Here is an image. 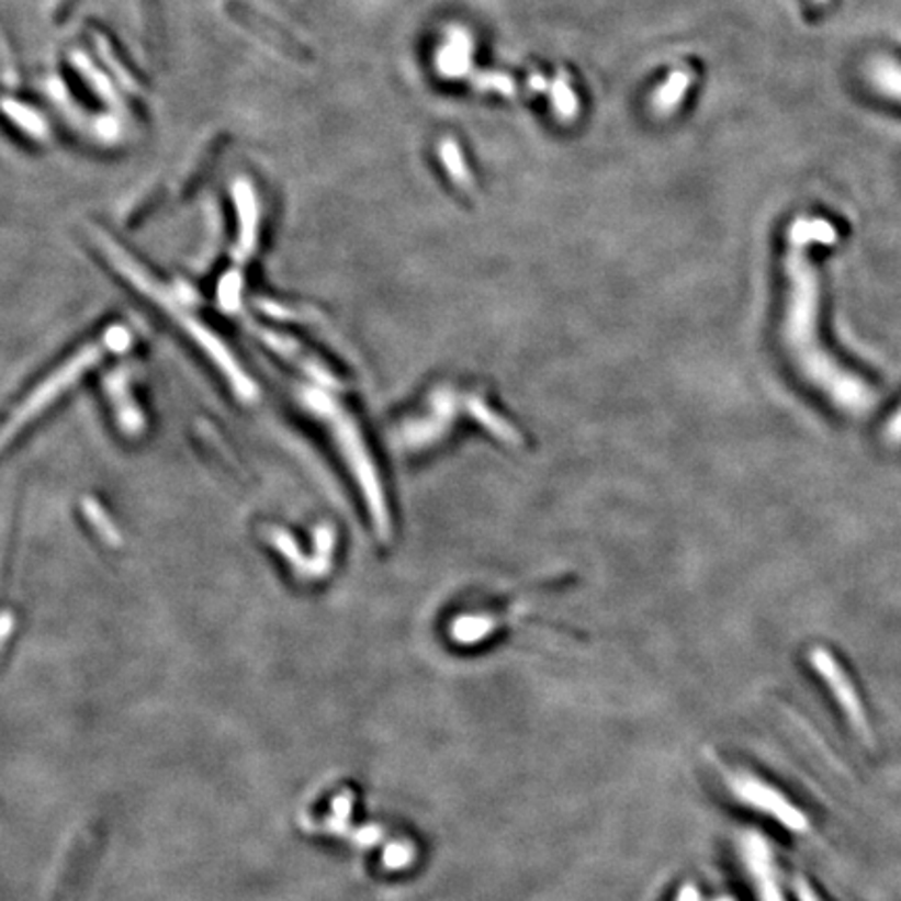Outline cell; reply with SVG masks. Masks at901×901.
Masks as SVG:
<instances>
[{
	"instance_id": "6da1fadb",
	"label": "cell",
	"mask_w": 901,
	"mask_h": 901,
	"mask_svg": "<svg viewBox=\"0 0 901 901\" xmlns=\"http://www.w3.org/2000/svg\"><path fill=\"white\" fill-rule=\"evenodd\" d=\"M106 845V826L92 818L69 841L59 870L53 880L50 901H78L92 879Z\"/></svg>"
},
{
	"instance_id": "7a4b0ae2",
	"label": "cell",
	"mask_w": 901,
	"mask_h": 901,
	"mask_svg": "<svg viewBox=\"0 0 901 901\" xmlns=\"http://www.w3.org/2000/svg\"><path fill=\"white\" fill-rule=\"evenodd\" d=\"M226 13L230 15L232 22L236 23L240 30L249 32L252 38L270 46L275 53L286 55L291 59H303L305 57L303 44L296 43L286 27L273 22L272 18L263 15L261 11L252 9V7L240 2V0H230L226 4Z\"/></svg>"
},
{
	"instance_id": "3957f363",
	"label": "cell",
	"mask_w": 901,
	"mask_h": 901,
	"mask_svg": "<svg viewBox=\"0 0 901 901\" xmlns=\"http://www.w3.org/2000/svg\"><path fill=\"white\" fill-rule=\"evenodd\" d=\"M0 113L11 126L20 129L23 136L32 138L34 143H43L48 138L50 126L38 106L27 105L22 99L0 97Z\"/></svg>"
},
{
	"instance_id": "277c9868",
	"label": "cell",
	"mask_w": 901,
	"mask_h": 901,
	"mask_svg": "<svg viewBox=\"0 0 901 901\" xmlns=\"http://www.w3.org/2000/svg\"><path fill=\"white\" fill-rule=\"evenodd\" d=\"M90 36H92V48L97 50L99 59L120 78V82H122V86H124L126 90L138 94V92L143 90V80H140V76L127 65L126 57L122 55V48H120V46L115 48V43L109 38V34H106L105 30L94 27V30L90 32Z\"/></svg>"
},
{
	"instance_id": "5b68a950",
	"label": "cell",
	"mask_w": 901,
	"mask_h": 901,
	"mask_svg": "<svg viewBox=\"0 0 901 901\" xmlns=\"http://www.w3.org/2000/svg\"><path fill=\"white\" fill-rule=\"evenodd\" d=\"M816 666L820 668V672H822L824 680L829 683L831 691L835 692L841 710L849 716V720L854 722V727H856L858 731H866V718H864V710H861L858 695H856L852 685H847V680H845V676L838 671L837 664L833 666V662H826V660H822V655H820V660H816Z\"/></svg>"
},
{
	"instance_id": "8992f818",
	"label": "cell",
	"mask_w": 901,
	"mask_h": 901,
	"mask_svg": "<svg viewBox=\"0 0 901 901\" xmlns=\"http://www.w3.org/2000/svg\"><path fill=\"white\" fill-rule=\"evenodd\" d=\"M226 140L228 138L224 134H215V136H211L210 140L203 143V147L199 148V153L190 159L189 168H187L182 180H180L182 194L194 192L207 180L211 169H213L215 161L219 159L222 150L226 147Z\"/></svg>"
},
{
	"instance_id": "52a82bcc",
	"label": "cell",
	"mask_w": 901,
	"mask_h": 901,
	"mask_svg": "<svg viewBox=\"0 0 901 901\" xmlns=\"http://www.w3.org/2000/svg\"><path fill=\"white\" fill-rule=\"evenodd\" d=\"M870 86L891 101L901 103V64L891 57H875L868 65Z\"/></svg>"
},
{
	"instance_id": "ba28073f",
	"label": "cell",
	"mask_w": 901,
	"mask_h": 901,
	"mask_svg": "<svg viewBox=\"0 0 901 901\" xmlns=\"http://www.w3.org/2000/svg\"><path fill=\"white\" fill-rule=\"evenodd\" d=\"M439 69L444 76L460 78L470 69V38L458 30L449 36V43L439 55Z\"/></svg>"
},
{
	"instance_id": "9c48e42d",
	"label": "cell",
	"mask_w": 901,
	"mask_h": 901,
	"mask_svg": "<svg viewBox=\"0 0 901 901\" xmlns=\"http://www.w3.org/2000/svg\"><path fill=\"white\" fill-rule=\"evenodd\" d=\"M138 36L147 48H155L159 38V0H132Z\"/></svg>"
},
{
	"instance_id": "30bf717a",
	"label": "cell",
	"mask_w": 901,
	"mask_h": 901,
	"mask_svg": "<svg viewBox=\"0 0 901 901\" xmlns=\"http://www.w3.org/2000/svg\"><path fill=\"white\" fill-rule=\"evenodd\" d=\"M0 80L7 86H18L20 82V61L15 57L11 38L0 23Z\"/></svg>"
},
{
	"instance_id": "8fae6325",
	"label": "cell",
	"mask_w": 901,
	"mask_h": 901,
	"mask_svg": "<svg viewBox=\"0 0 901 901\" xmlns=\"http://www.w3.org/2000/svg\"><path fill=\"white\" fill-rule=\"evenodd\" d=\"M440 159H442L447 171L451 173V178H453L462 189H470V187H472V178H470L468 169L463 168L462 153H460V148H458L455 143L444 140V143L440 145Z\"/></svg>"
},
{
	"instance_id": "7c38bea8",
	"label": "cell",
	"mask_w": 901,
	"mask_h": 901,
	"mask_svg": "<svg viewBox=\"0 0 901 901\" xmlns=\"http://www.w3.org/2000/svg\"><path fill=\"white\" fill-rule=\"evenodd\" d=\"M691 85V76L687 71H676L672 76L671 85L666 82L664 88H660V92L655 94V106L660 111H671L672 106L678 103V99L683 97V92H687V88Z\"/></svg>"
},
{
	"instance_id": "4fadbf2b",
	"label": "cell",
	"mask_w": 901,
	"mask_h": 901,
	"mask_svg": "<svg viewBox=\"0 0 901 901\" xmlns=\"http://www.w3.org/2000/svg\"><path fill=\"white\" fill-rule=\"evenodd\" d=\"M76 2H78V0H53V9H50L53 20H55V22L65 20V15H69V11L74 9Z\"/></svg>"
},
{
	"instance_id": "5bb4252c",
	"label": "cell",
	"mask_w": 901,
	"mask_h": 901,
	"mask_svg": "<svg viewBox=\"0 0 901 901\" xmlns=\"http://www.w3.org/2000/svg\"><path fill=\"white\" fill-rule=\"evenodd\" d=\"M814 2H818V4H826L829 0H814Z\"/></svg>"
}]
</instances>
